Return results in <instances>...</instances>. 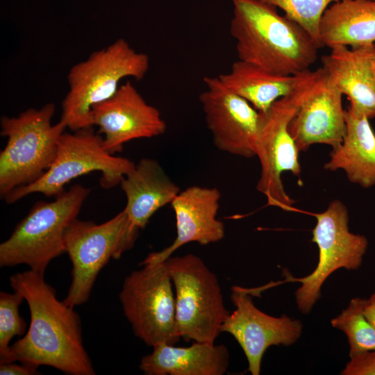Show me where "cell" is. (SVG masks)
Returning <instances> with one entry per match:
<instances>
[{
  "label": "cell",
  "mask_w": 375,
  "mask_h": 375,
  "mask_svg": "<svg viewBox=\"0 0 375 375\" xmlns=\"http://www.w3.org/2000/svg\"><path fill=\"white\" fill-rule=\"evenodd\" d=\"M103 141V137L94 133L92 127L64 132L59 139L56 158L43 176L32 184L13 190L3 199L10 204L33 193L56 197L72 179L97 171L101 173L99 183L103 188L120 184L135 164L108 153Z\"/></svg>",
  "instance_id": "ba28073f"
},
{
  "label": "cell",
  "mask_w": 375,
  "mask_h": 375,
  "mask_svg": "<svg viewBox=\"0 0 375 375\" xmlns=\"http://www.w3.org/2000/svg\"><path fill=\"white\" fill-rule=\"evenodd\" d=\"M149 65L146 53L136 51L122 38L92 53L69 72L60 121L72 131L92 127V107L110 98L122 79H142Z\"/></svg>",
  "instance_id": "3957f363"
},
{
  "label": "cell",
  "mask_w": 375,
  "mask_h": 375,
  "mask_svg": "<svg viewBox=\"0 0 375 375\" xmlns=\"http://www.w3.org/2000/svg\"><path fill=\"white\" fill-rule=\"evenodd\" d=\"M375 44L351 48L337 46L322 58L326 78L349 100V107L375 118Z\"/></svg>",
  "instance_id": "e0dca14e"
},
{
  "label": "cell",
  "mask_w": 375,
  "mask_h": 375,
  "mask_svg": "<svg viewBox=\"0 0 375 375\" xmlns=\"http://www.w3.org/2000/svg\"><path fill=\"white\" fill-rule=\"evenodd\" d=\"M322 67L301 74L294 90L277 100L261 114V124L256 149L260 164L256 188L267 199V205L293 211L294 201L285 190L281 176L290 172L300 178L301 169L296 144L288 131V124L301 103L325 77Z\"/></svg>",
  "instance_id": "277c9868"
},
{
  "label": "cell",
  "mask_w": 375,
  "mask_h": 375,
  "mask_svg": "<svg viewBox=\"0 0 375 375\" xmlns=\"http://www.w3.org/2000/svg\"><path fill=\"white\" fill-rule=\"evenodd\" d=\"M140 230L121 211L100 224L74 219L65 235V253L72 262V282L63 301L75 308L85 303L101 269L134 245Z\"/></svg>",
  "instance_id": "9c48e42d"
},
{
  "label": "cell",
  "mask_w": 375,
  "mask_h": 375,
  "mask_svg": "<svg viewBox=\"0 0 375 375\" xmlns=\"http://www.w3.org/2000/svg\"><path fill=\"white\" fill-rule=\"evenodd\" d=\"M91 115L92 125L104 135L105 149L112 155L121 152L131 140L156 137L167 129L158 109L147 103L129 81L110 98L94 105Z\"/></svg>",
  "instance_id": "5bb4252c"
},
{
  "label": "cell",
  "mask_w": 375,
  "mask_h": 375,
  "mask_svg": "<svg viewBox=\"0 0 375 375\" xmlns=\"http://www.w3.org/2000/svg\"><path fill=\"white\" fill-rule=\"evenodd\" d=\"M120 186L126 198L124 209L132 226L143 229L150 218L171 204L181 192L159 162L142 158L122 179Z\"/></svg>",
  "instance_id": "ac0fdd59"
},
{
  "label": "cell",
  "mask_w": 375,
  "mask_h": 375,
  "mask_svg": "<svg viewBox=\"0 0 375 375\" xmlns=\"http://www.w3.org/2000/svg\"><path fill=\"white\" fill-rule=\"evenodd\" d=\"M232 2L229 31L238 60L284 76L310 70L321 47L300 24L261 0Z\"/></svg>",
  "instance_id": "7a4b0ae2"
},
{
  "label": "cell",
  "mask_w": 375,
  "mask_h": 375,
  "mask_svg": "<svg viewBox=\"0 0 375 375\" xmlns=\"http://www.w3.org/2000/svg\"><path fill=\"white\" fill-rule=\"evenodd\" d=\"M124 281L119 294L125 317L134 334L145 344H174L175 295L173 283L164 262L140 265Z\"/></svg>",
  "instance_id": "8fae6325"
},
{
  "label": "cell",
  "mask_w": 375,
  "mask_h": 375,
  "mask_svg": "<svg viewBox=\"0 0 375 375\" xmlns=\"http://www.w3.org/2000/svg\"><path fill=\"white\" fill-rule=\"evenodd\" d=\"M164 262L175 289L177 335L186 342L215 343L230 314L217 276L192 253Z\"/></svg>",
  "instance_id": "52a82bcc"
},
{
  "label": "cell",
  "mask_w": 375,
  "mask_h": 375,
  "mask_svg": "<svg viewBox=\"0 0 375 375\" xmlns=\"http://www.w3.org/2000/svg\"><path fill=\"white\" fill-rule=\"evenodd\" d=\"M365 301L366 299H352L347 307L331 321L333 327L345 333L349 357L375 350V328L363 313Z\"/></svg>",
  "instance_id": "603a6c76"
},
{
  "label": "cell",
  "mask_w": 375,
  "mask_h": 375,
  "mask_svg": "<svg viewBox=\"0 0 375 375\" xmlns=\"http://www.w3.org/2000/svg\"><path fill=\"white\" fill-rule=\"evenodd\" d=\"M55 105L28 108L17 117L1 118V135L7 138L0 153V195L33 183L54 161L59 139L67 128L52 124Z\"/></svg>",
  "instance_id": "8992f818"
},
{
  "label": "cell",
  "mask_w": 375,
  "mask_h": 375,
  "mask_svg": "<svg viewBox=\"0 0 375 375\" xmlns=\"http://www.w3.org/2000/svg\"><path fill=\"white\" fill-rule=\"evenodd\" d=\"M9 281L27 302L31 315L27 332L10 346L11 362L46 365L70 375L95 374L83 345L79 315L58 300L44 274L29 269Z\"/></svg>",
  "instance_id": "6da1fadb"
},
{
  "label": "cell",
  "mask_w": 375,
  "mask_h": 375,
  "mask_svg": "<svg viewBox=\"0 0 375 375\" xmlns=\"http://www.w3.org/2000/svg\"><path fill=\"white\" fill-rule=\"evenodd\" d=\"M15 364L14 362L0 363L1 375H35L40 374L38 367L20 362Z\"/></svg>",
  "instance_id": "4316f807"
},
{
  "label": "cell",
  "mask_w": 375,
  "mask_h": 375,
  "mask_svg": "<svg viewBox=\"0 0 375 375\" xmlns=\"http://www.w3.org/2000/svg\"><path fill=\"white\" fill-rule=\"evenodd\" d=\"M314 216L316 224L312 242L319 250L315 269L302 278H294L284 272L285 279L278 282L301 283L295 292V299L303 314L308 313L320 298L322 287L328 276L340 268L358 269L368 247L365 235L349 231L348 210L342 201L333 200L324 211Z\"/></svg>",
  "instance_id": "30bf717a"
},
{
  "label": "cell",
  "mask_w": 375,
  "mask_h": 375,
  "mask_svg": "<svg viewBox=\"0 0 375 375\" xmlns=\"http://www.w3.org/2000/svg\"><path fill=\"white\" fill-rule=\"evenodd\" d=\"M342 371L343 375H375V350L350 356Z\"/></svg>",
  "instance_id": "484cf974"
},
{
  "label": "cell",
  "mask_w": 375,
  "mask_h": 375,
  "mask_svg": "<svg viewBox=\"0 0 375 375\" xmlns=\"http://www.w3.org/2000/svg\"><path fill=\"white\" fill-rule=\"evenodd\" d=\"M372 1H375V0H372Z\"/></svg>",
  "instance_id": "f546056e"
},
{
  "label": "cell",
  "mask_w": 375,
  "mask_h": 375,
  "mask_svg": "<svg viewBox=\"0 0 375 375\" xmlns=\"http://www.w3.org/2000/svg\"><path fill=\"white\" fill-rule=\"evenodd\" d=\"M363 313L375 328V290L370 297L366 299L363 308Z\"/></svg>",
  "instance_id": "83f0119b"
},
{
  "label": "cell",
  "mask_w": 375,
  "mask_h": 375,
  "mask_svg": "<svg viewBox=\"0 0 375 375\" xmlns=\"http://www.w3.org/2000/svg\"><path fill=\"white\" fill-rule=\"evenodd\" d=\"M231 299L235 310L226 318L220 333H228L238 342L252 375L260 374L262 357L271 346H290L300 338V320L286 315L274 317L259 310L244 288L233 286Z\"/></svg>",
  "instance_id": "4fadbf2b"
},
{
  "label": "cell",
  "mask_w": 375,
  "mask_h": 375,
  "mask_svg": "<svg viewBox=\"0 0 375 375\" xmlns=\"http://www.w3.org/2000/svg\"><path fill=\"white\" fill-rule=\"evenodd\" d=\"M302 74L296 76L276 74L238 60L233 63L228 72L217 77L228 89L264 114L277 100L294 90Z\"/></svg>",
  "instance_id": "7402d4cb"
},
{
  "label": "cell",
  "mask_w": 375,
  "mask_h": 375,
  "mask_svg": "<svg viewBox=\"0 0 375 375\" xmlns=\"http://www.w3.org/2000/svg\"><path fill=\"white\" fill-rule=\"evenodd\" d=\"M12 293L0 292V363L10 362V341L17 335H22L26 328L19 308L24 297L17 291Z\"/></svg>",
  "instance_id": "cb8c5ba5"
},
{
  "label": "cell",
  "mask_w": 375,
  "mask_h": 375,
  "mask_svg": "<svg viewBox=\"0 0 375 375\" xmlns=\"http://www.w3.org/2000/svg\"><path fill=\"white\" fill-rule=\"evenodd\" d=\"M90 192V188L77 184L53 201L37 202L0 244V266L26 265L44 274L49 262L65 253L66 231Z\"/></svg>",
  "instance_id": "5b68a950"
},
{
  "label": "cell",
  "mask_w": 375,
  "mask_h": 375,
  "mask_svg": "<svg viewBox=\"0 0 375 375\" xmlns=\"http://www.w3.org/2000/svg\"><path fill=\"white\" fill-rule=\"evenodd\" d=\"M322 47L355 48L375 42V1L340 0L327 8L319 23Z\"/></svg>",
  "instance_id": "44dd1931"
},
{
  "label": "cell",
  "mask_w": 375,
  "mask_h": 375,
  "mask_svg": "<svg viewBox=\"0 0 375 375\" xmlns=\"http://www.w3.org/2000/svg\"><path fill=\"white\" fill-rule=\"evenodd\" d=\"M228 365L224 344L194 342L185 347L156 345L141 359L139 367L147 375H223Z\"/></svg>",
  "instance_id": "d6986e66"
},
{
  "label": "cell",
  "mask_w": 375,
  "mask_h": 375,
  "mask_svg": "<svg viewBox=\"0 0 375 375\" xmlns=\"http://www.w3.org/2000/svg\"><path fill=\"white\" fill-rule=\"evenodd\" d=\"M203 82L206 89L199 99L214 145L231 155L256 156L261 114L217 76L205 77Z\"/></svg>",
  "instance_id": "7c38bea8"
},
{
  "label": "cell",
  "mask_w": 375,
  "mask_h": 375,
  "mask_svg": "<svg viewBox=\"0 0 375 375\" xmlns=\"http://www.w3.org/2000/svg\"><path fill=\"white\" fill-rule=\"evenodd\" d=\"M261 1L282 9L286 16L306 29L321 47L319 40V27L321 18L331 3L340 0Z\"/></svg>",
  "instance_id": "d4e9b609"
},
{
  "label": "cell",
  "mask_w": 375,
  "mask_h": 375,
  "mask_svg": "<svg viewBox=\"0 0 375 375\" xmlns=\"http://www.w3.org/2000/svg\"><path fill=\"white\" fill-rule=\"evenodd\" d=\"M369 120L349 106L343 140L324 165L326 170H343L350 182L363 188L375 185V133Z\"/></svg>",
  "instance_id": "ffe728a7"
},
{
  "label": "cell",
  "mask_w": 375,
  "mask_h": 375,
  "mask_svg": "<svg viewBox=\"0 0 375 375\" xmlns=\"http://www.w3.org/2000/svg\"><path fill=\"white\" fill-rule=\"evenodd\" d=\"M220 199L216 188L192 185L181 191L171 203L176 218L174 242L161 251L149 253L140 265L162 262L190 242L207 245L222 240L225 226L217 218Z\"/></svg>",
  "instance_id": "9a60e30c"
},
{
  "label": "cell",
  "mask_w": 375,
  "mask_h": 375,
  "mask_svg": "<svg viewBox=\"0 0 375 375\" xmlns=\"http://www.w3.org/2000/svg\"><path fill=\"white\" fill-rule=\"evenodd\" d=\"M374 71H375V60H374Z\"/></svg>",
  "instance_id": "f1b7e54d"
},
{
  "label": "cell",
  "mask_w": 375,
  "mask_h": 375,
  "mask_svg": "<svg viewBox=\"0 0 375 375\" xmlns=\"http://www.w3.org/2000/svg\"><path fill=\"white\" fill-rule=\"evenodd\" d=\"M342 95L326 74L303 100L288 124L299 152L315 144L334 149L342 142L346 132Z\"/></svg>",
  "instance_id": "2e32d148"
}]
</instances>
